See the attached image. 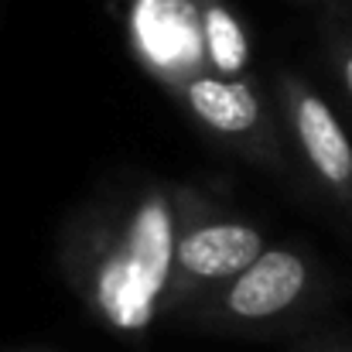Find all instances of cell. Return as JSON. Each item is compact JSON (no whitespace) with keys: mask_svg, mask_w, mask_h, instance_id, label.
<instances>
[{"mask_svg":"<svg viewBox=\"0 0 352 352\" xmlns=\"http://www.w3.org/2000/svg\"><path fill=\"white\" fill-rule=\"evenodd\" d=\"M294 120H298V133H301V144H305L315 171L329 185L346 188L352 182V144L342 123L329 110V103L318 96H301Z\"/></svg>","mask_w":352,"mask_h":352,"instance_id":"4","label":"cell"},{"mask_svg":"<svg viewBox=\"0 0 352 352\" xmlns=\"http://www.w3.org/2000/svg\"><path fill=\"white\" fill-rule=\"evenodd\" d=\"M346 86H349V93H352V55L346 58Z\"/></svg>","mask_w":352,"mask_h":352,"instance_id":"7","label":"cell"},{"mask_svg":"<svg viewBox=\"0 0 352 352\" xmlns=\"http://www.w3.org/2000/svg\"><path fill=\"white\" fill-rule=\"evenodd\" d=\"M206 34H209V48H212V58L219 69H239L243 58H246V38L239 31L233 17L223 10V7H212L206 14Z\"/></svg>","mask_w":352,"mask_h":352,"instance_id":"6","label":"cell"},{"mask_svg":"<svg viewBox=\"0 0 352 352\" xmlns=\"http://www.w3.org/2000/svg\"><path fill=\"white\" fill-rule=\"evenodd\" d=\"M260 256V236L250 226H206L185 236L178 246L182 267L195 277H233L250 270Z\"/></svg>","mask_w":352,"mask_h":352,"instance_id":"3","label":"cell"},{"mask_svg":"<svg viewBox=\"0 0 352 352\" xmlns=\"http://www.w3.org/2000/svg\"><path fill=\"white\" fill-rule=\"evenodd\" d=\"M305 280L308 270L294 253L270 250L250 270L239 274V280L230 291V308L239 318H270L301 298Z\"/></svg>","mask_w":352,"mask_h":352,"instance_id":"2","label":"cell"},{"mask_svg":"<svg viewBox=\"0 0 352 352\" xmlns=\"http://www.w3.org/2000/svg\"><path fill=\"white\" fill-rule=\"evenodd\" d=\"M188 103L206 123L216 130L239 133L256 123V100L246 86L239 82H216V79H199L188 86Z\"/></svg>","mask_w":352,"mask_h":352,"instance_id":"5","label":"cell"},{"mask_svg":"<svg viewBox=\"0 0 352 352\" xmlns=\"http://www.w3.org/2000/svg\"><path fill=\"white\" fill-rule=\"evenodd\" d=\"M137 233H133V256L126 267L110 270L107 284H103V301L110 308V315H117L123 325H137L147 315L151 294L161 284L164 274V260L171 253V226L164 223L161 209L151 206L144 212V219H137Z\"/></svg>","mask_w":352,"mask_h":352,"instance_id":"1","label":"cell"}]
</instances>
